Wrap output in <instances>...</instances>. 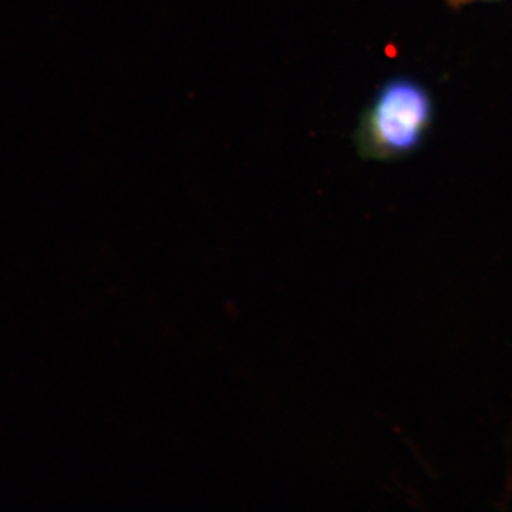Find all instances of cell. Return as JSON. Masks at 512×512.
<instances>
[{"label": "cell", "instance_id": "obj_1", "mask_svg": "<svg viewBox=\"0 0 512 512\" xmlns=\"http://www.w3.org/2000/svg\"><path fill=\"white\" fill-rule=\"evenodd\" d=\"M434 100L423 83L397 76L377 90L353 134L365 160L396 161L412 156L429 137Z\"/></svg>", "mask_w": 512, "mask_h": 512}, {"label": "cell", "instance_id": "obj_2", "mask_svg": "<svg viewBox=\"0 0 512 512\" xmlns=\"http://www.w3.org/2000/svg\"><path fill=\"white\" fill-rule=\"evenodd\" d=\"M448 6L451 8L458 9L463 8V6L473 5V3L477 2H493V0H444Z\"/></svg>", "mask_w": 512, "mask_h": 512}]
</instances>
